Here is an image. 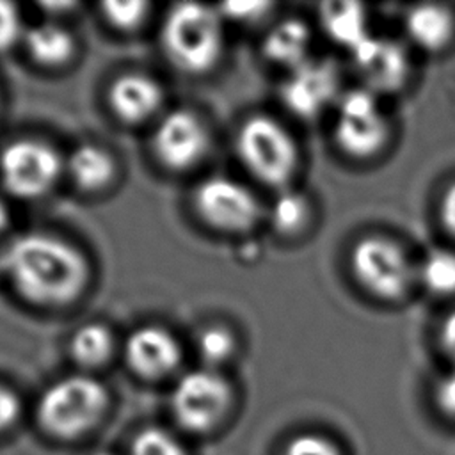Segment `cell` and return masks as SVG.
<instances>
[{
  "label": "cell",
  "instance_id": "1",
  "mask_svg": "<svg viewBox=\"0 0 455 455\" xmlns=\"http://www.w3.org/2000/svg\"><path fill=\"white\" fill-rule=\"evenodd\" d=\"M0 268L30 302L59 306L73 300L87 283V261L68 242L44 233L11 240L0 254Z\"/></svg>",
  "mask_w": 455,
  "mask_h": 455
},
{
  "label": "cell",
  "instance_id": "2",
  "mask_svg": "<svg viewBox=\"0 0 455 455\" xmlns=\"http://www.w3.org/2000/svg\"><path fill=\"white\" fill-rule=\"evenodd\" d=\"M162 44L174 66L187 73H204L222 53L224 36L217 11L199 4H176L162 27Z\"/></svg>",
  "mask_w": 455,
  "mask_h": 455
},
{
  "label": "cell",
  "instance_id": "3",
  "mask_svg": "<svg viewBox=\"0 0 455 455\" xmlns=\"http://www.w3.org/2000/svg\"><path fill=\"white\" fill-rule=\"evenodd\" d=\"M107 405L105 387L85 375L53 382L39 398L41 425L59 437H73L91 428Z\"/></svg>",
  "mask_w": 455,
  "mask_h": 455
},
{
  "label": "cell",
  "instance_id": "4",
  "mask_svg": "<svg viewBox=\"0 0 455 455\" xmlns=\"http://www.w3.org/2000/svg\"><path fill=\"white\" fill-rule=\"evenodd\" d=\"M236 151L249 172L267 185H284L299 160L291 135L267 116L249 117L240 126Z\"/></svg>",
  "mask_w": 455,
  "mask_h": 455
},
{
  "label": "cell",
  "instance_id": "5",
  "mask_svg": "<svg viewBox=\"0 0 455 455\" xmlns=\"http://www.w3.org/2000/svg\"><path fill=\"white\" fill-rule=\"evenodd\" d=\"M350 267L361 288L380 300L403 297L414 277L402 247L382 236L359 240L352 249Z\"/></svg>",
  "mask_w": 455,
  "mask_h": 455
},
{
  "label": "cell",
  "instance_id": "6",
  "mask_svg": "<svg viewBox=\"0 0 455 455\" xmlns=\"http://www.w3.org/2000/svg\"><path fill=\"white\" fill-rule=\"evenodd\" d=\"M334 139L352 158H370L384 148L387 123L371 91L352 89L338 100Z\"/></svg>",
  "mask_w": 455,
  "mask_h": 455
},
{
  "label": "cell",
  "instance_id": "7",
  "mask_svg": "<svg viewBox=\"0 0 455 455\" xmlns=\"http://www.w3.org/2000/svg\"><path fill=\"white\" fill-rule=\"evenodd\" d=\"M60 169L59 155L39 140H16L0 153V180L18 197L46 194L55 185Z\"/></svg>",
  "mask_w": 455,
  "mask_h": 455
},
{
  "label": "cell",
  "instance_id": "8",
  "mask_svg": "<svg viewBox=\"0 0 455 455\" xmlns=\"http://www.w3.org/2000/svg\"><path fill=\"white\" fill-rule=\"evenodd\" d=\"M228 403L229 387L226 380L208 370L185 373L171 395L176 419L194 432L212 428L224 416Z\"/></svg>",
  "mask_w": 455,
  "mask_h": 455
},
{
  "label": "cell",
  "instance_id": "9",
  "mask_svg": "<svg viewBox=\"0 0 455 455\" xmlns=\"http://www.w3.org/2000/svg\"><path fill=\"white\" fill-rule=\"evenodd\" d=\"M194 204L210 226L224 231L249 229L259 217V204L251 190L224 176L201 181L194 192Z\"/></svg>",
  "mask_w": 455,
  "mask_h": 455
},
{
  "label": "cell",
  "instance_id": "10",
  "mask_svg": "<svg viewBox=\"0 0 455 455\" xmlns=\"http://www.w3.org/2000/svg\"><path fill=\"white\" fill-rule=\"evenodd\" d=\"M206 148V128L188 110H172L164 116L153 135V149L169 169L194 165L203 158Z\"/></svg>",
  "mask_w": 455,
  "mask_h": 455
},
{
  "label": "cell",
  "instance_id": "11",
  "mask_svg": "<svg viewBox=\"0 0 455 455\" xmlns=\"http://www.w3.org/2000/svg\"><path fill=\"white\" fill-rule=\"evenodd\" d=\"M352 59L366 84L364 89L373 94L400 89L409 75V60L403 48L389 39L370 36L352 50Z\"/></svg>",
  "mask_w": 455,
  "mask_h": 455
},
{
  "label": "cell",
  "instance_id": "12",
  "mask_svg": "<svg viewBox=\"0 0 455 455\" xmlns=\"http://www.w3.org/2000/svg\"><path fill=\"white\" fill-rule=\"evenodd\" d=\"M338 89V76L327 62L306 60L290 69V76L283 85V101L297 116H316Z\"/></svg>",
  "mask_w": 455,
  "mask_h": 455
},
{
  "label": "cell",
  "instance_id": "13",
  "mask_svg": "<svg viewBox=\"0 0 455 455\" xmlns=\"http://www.w3.org/2000/svg\"><path fill=\"white\" fill-rule=\"evenodd\" d=\"M126 361L142 377H162L176 368L181 352L176 338L162 327L146 325L130 334L124 347Z\"/></svg>",
  "mask_w": 455,
  "mask_h": 455
},
{
  "label": "cell",
  "instance_id": "14",
  "mask_svg": "<svg viewBox=\"0 0 455 455\" xmlns=\"http://www.w3.org/2000/svg\"><path fill=\"white\" fill-rule=\"evenodd\" d=\"M110 107L117 117L128 123L148 119L162 105L160 85L146 75H123L108 91Z\"/></svg>",
  "mask_w": 455,
  "mask_h": 455
},
{
  "label": "cell",
  "instance_id": "15",
  "mask_svg": "<svg viewBox=\"0 0 455 455\" xmlns=\"http://www.w3.org/2000/svg\"><path fill=\"white\" fill-rule=\"evenodd\" d=\"M405 30L414 44L427 52L443 50L455 30L453 16L439 5H419L407 12Z\"/></svg>",
  "mask_w": 455,
  "mask_h": 455
},
{
  "label": "cell",
  "instance_id": "16",
  "mask_svg": "<svg viewBox=\"0 0 455 455\" xmlns=\"http://www.w3.org/2000/svg\"><path fill=\"white\" fill-rule=\"evenodd\" d=\"M320 20L325 34L336 44H341L350 52L371 36L368 32L364 9L352 2L325 4L322 7Z\"/></svg>",
  "mask_w": 455,
  "mask_h": 455
},
{
  "label": "cell",
  "instance_id": "17",
  "mask_svg": "<svg viewBox=\"0 0 455 455\" xmlns=\"http://www.w3.org/2000/svg\"><path fill=\"white\" fill-rule=\"evenodd\" d=\"M309 30L299 20H286L277 23L263 41L267 59L290 69L307 60Z\"/></svg>",
  "mask_w": 455,
  "mask_h": 455
},
{
  "label": "cell",
  "instance_id": "18",
  "mask_svg": "<svg viewBox=\"0 0 455 455\" xmlns=\"http://www.w3.org/2000/svg\"><path fill=\"white\" fill-rule=\"evenodd\" d=\"M68 171L78 187L94 190L105 187L114 176V162L107 151L92 144H82L68 158Z\"/></svg>",
  "mask_w": 455,
  "mask_h": 455
},
{
  "label": "cell",
  "instance_id": "19",
  "mask_svg": "<svg viewBox=\"0 0 455 455\" xmlns=\"http://www.w3.org/2000/svg\"><path fill=\"white\" fill-rule=\"evenodd\" d=\"M25 44L32 59L44 66L64 64L75 48L69 32L52 23L32 27L25 36Z\"/></svg>",
  "mask_w": 455,
  "mask_h": 455
},
{
  "label": "cell",
  "instance_id": "20",
  "mask_svg": "<svg viewBox=\"0 0 455 455\" xmlns=\"http://www.w3.org/2000/svg\"><path fill=\"white\" fill-rule=\"evenodd\" d=\"M114 341L101 323L82 325L71 338V354L84 366H96L108 359Z\"/></svg>",
  "mask_w": 455,
  "mask_h": 455
},
{
  "label": "cell",
  "instance_id": "21",
  "mask_svg": "<svg viewBox=\"0 0 455 455\" xmlns=\"http://www.w3.org/2000/svg\"><path fill=\"white\" fill-rule=\"evenodd\" d=\"M419 279L423 286L435 295L455 293V252L435 251L430 252L419 267Z\"/></svg>",
  "mask_w": 455,
  "mask_h": 455
},
{
  "label": "cell",
  "instance_id": "22",
  "mask_svg": "<svg viewBox=\"0 0 455 455\" xmlns=\"http://www.w3.org/2000/svg\"><path fill=\"white\" fill-rule=\"evenodd\" d=\"M270 217L274 226L283 233L297 231L307 219V201L297 192H283L275 197Z\"/></svg>",
  "mask_w": 455,
  "mask_h": 455
},
{
  "label": "cell",
  "instance_id": "23",
  "mask_svg": "<svg viewBox=\"0 0 455 455\" xmlns=\"http://www.w3.org/2000/svg\"><path fill=\"white\" fill-rule=\"evenodd\" d=\"M130 455H185L181 444L169 432L149 427L139 432L132 443Z\"/></svg>",
  "mask_w": 455,
  "mask_h": 455
},
{
  "label": "cell",
  "instance_id": "24",
  "mask_svg": "<svg viewBox=\"0 0 455 455\" xmlns=\"http://www.w3.org/2000/svg\"><path fill=\"white\" fill-rule=\"evenodd\" d=\"M235 347V339L229 331L222 327H210L204 329L197 339V350L201 352L203 359L208 363H220L231 355Z\"/></svg>",
  "mask_w": 455,
  "mask_h": 455
},
{
  "label": "cell",
  "instance_id": "25",
  "mask_svg": "<svg viewBox=\"0 0 455 455\" xmlns=\"http://www.w3.org/2000/svg\"><path fill=\"white\" fill-rule=\"evenodd\" d=\"M148 7L149 5L146 2H139V0H128V2H114L112 0V2L103 4V12L112 25L130 30L144 20Z\"/></svg>",
  "mask_w": 455,
  "mask_h": 455
},
{
  "label": "cell",
  "instance_id": "26",
  "mask_svg": "<svg viewBox=\"0 0 455 455\" xmlns=\"http://www.w3.org/2000/svg\"><path fill=\"white\" fill-rule=\"evenodd\" d=\"M284 455H339V450L322 435L302 434L288 443Z\"/></svg>",
  "mask_w": 455,
  "mask_h": 455
},
{
  "label": "cell",
  "instance_id": "27",
  "mask_svg": "<svg viewBox=\"0 0 455 455\" xmlns=\"http://www.w3.org/2000/svg\"><path fill=\"white\" fill-rule=\"evenodd\" d=\"M21 32V21L16 7L9 2H0V50L14 44Z\"/></svg>",
  "mask_w": 455,
  "mask_h": 455
},
{
  "label": "cell",
  "instance_id": "28",
  "mask_svg": "<svg viewBox=\"0 0 455 455\" xmlns=\"http://www.w3.org/2000/svg\"><path fill=\"white\" fill-rule=\"evenodd\" d=\"M435 402L443 412L455 418V371L439 380L435 387Z\"/></svg>",
  "mask_w": 455,
  "mask_h": 455
},
{
  "label": "cell",
  "instance_id": "29",
  "mask_svg": "<svg viewBox=\"0 0 455 455\" xmlns=\"http://www.w3.org/2000/svg\"><path fill=\"white\" fill-rule=\"evenodd\" d=\"M20 412L18 398L4 386H0V430L7 428Z\"/></svg>",
  "mask_w": 455,
  "mask_h": 455
},
{
  "label": "cell",
  "instance_id": "30",
  "mask_svg": "<svg viewBox=\"0 0 455 455\" xmlns=\"http://www.w3.org/2000/svg\"><path fill=\"white\" fill-rule=\"evenodd\" d=\"M441 222L444 229L455 236V183L446 188L441 199Z\"/></svg>",
  "mask_w": 455,
  "mask_h": 455
},
{
  "label": "cell",
  "instance_id": "31",
  "mask_svg": "<svg viewBox=\"0 0 455 455\" xmlns=\"http://www.w3.org/2000/svg\"><path fill=\"white\" fill-rule=\"evenodd\" d=\"M441 347L455 363V311H451L441 325Z\"/></svg>",
  "mask_w": 455,
  "mask_h": 455
},
{
  "label": "cell",
  "instance_id": "32",
  "mask_svg": "<svg viewBox=\"0 0 455 455\" xmlns=\"http://www.w3.org/2000/svg\"><path fill=\"white\" fill-rule=\"evenodd\" d=\"M263 9H268V4H229V5L222 7L226 16H231L236 20H247V18L259 16Z\"/></svg>",
  "mask_w": 455,
  "mask_h": 455
},
{
  "label": "cell",
  "instance_id": "33",
  "mask_svg": "<svg viewBox=\"0 0 455 455\" xmlns=\"http://www.w3.org/2000/svg\"><path fill=\"white\" fill-rule=\"evenodd\" d=\"M7 208H5V204H4V201L0 199V231L4 229V226L7 224Z\"/></svg>",
  "mask_w": 455,
  "mask_h": 455
},
{
  "label": "cell",
  "instance_id": "34",
  "mask_svg": "<svg viewBox=\"0 0 455 455\" xmlns=\"http://www.w3.org/2000/svg\"><path fill=\"white\" fill-rule=\"evenodd\" d=\"M94 455H112V453H105V451H101V453H94Z\"/></svg>",
  "mask_w": 455,
  "mask_h": 455
}]
</instances>
